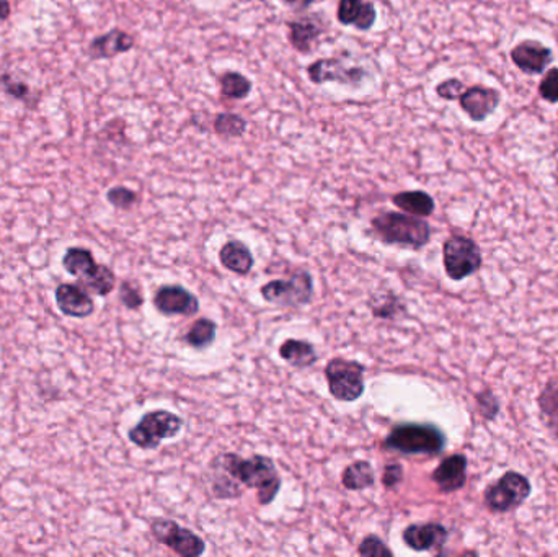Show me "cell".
<instances>
[{"instance_id": "obj_4", "label": "cell", "mask_w": 558, "mask_h": 557, "mask_svg": "<svg viewBox=\"0 0 558 557\" xmlns=\"http://www.w3.org/2000/svg\"><path fill=\"white\" fill-rule=\"evenodd\" d=\"M183 425V418L170 410H150L131 428L128 438L142 450H156L164 440L177 437Z\"/></svg>"}, {"instance_id": "obj_30", "label": "cell", "mask_w": 558, "mask_h": 557, "mask_svg": "<svg viewBox=\"0 0 558 557\" xmlns=\"http://www.w3.org/2000/svg\"><path fill=\"white\" fill-rule=\"evenodd\" d=\"M372 314L379 319H393L399 313L405 311V304L402 303L401 297L392 291H382L381 295H372L369 301Z\"/></svg>"}, {"instance_id": "obj_23", "label": "cell", "mask_w": 558, "mask_h": 557, "mask_svg": "<svg viewBox=\"0 0 558 557\" xmlns=\"http://www.w3.org/2000/svg\"><path fill=\"white\" fill-rule=\"evenodd\" d=\"M279 356L292 364L294 368H309L316 364L318 360V353L316 347L308 340L288 338L284 344L279 347Z\"/></svg>"}, {"instance_id": "obj_36", "label": "cell", "mask_w": 558, "mask_h": 557, "mask_svg": "<svg viewBox=\"0 0 558 557\" xmlns=\"http://www.w3.org/2000/svg\"><path fill=\"white\" fill-rule=\"evenodd\" d=\"M120 297H122V303L128 309H140L144 304V297L140 293V287H136L134 283L131 281H124L120 287Z\"/></svg>"}, {"instance_id": "obj_21", "label": "cell", "mask_w": 558, "mask_h": 557, "mask_svg": "<svg viewBox=\"0 0 558 557\" xmlns=\"http://www.w3.org/2000/svg\"><path fill=\"white\" fill-rule=\"evenodd\" d=\"M540 418L558 443V376L550 378L537 398Z\"/></svg>"}, {"instance_id": "obj_35", "label": "cell", "mask_w": 558, "mask_h": 557, "mask_svg": "<svg viewBox=\"0 0 558 557\" xmlns=\"http://www.w3.org/2000/svg\"><path fill=\"white\" fill-rule=\"evenodd\" d=\"M464 82L459 81L456 77L446 79V81H443V82H439V84L436 85L437 97L443 99V100H447V102L459 100V97L464 93Z\"/></svg>"}, {"instance_id": "obj_12", "label": "cell", "mask_w": 558, "mask_h": 557, "mask_svg": "<svg viewBox=\"0 0 558 557\" xmlns=\"http://www.w3.org/2000/svg\"><path fill=\"white\" fill-rule=\"evenodd\" d=\"M154 306L165 316H193L199 311V301L180 285H165L156 291Z\"/></svg>"}, {"instance_id": "obj_10", "label": "cell", "mask_w": 558, "mask_h": 557, "mask_svg": "<svg viewBox=\"0 0 558 557\" xmlns=\"http://www.w3.org/2000/svg\"><path fill=\"white\" fill-rule=\"evenodd\" d=\"M150 533L158 543L172 549L178 556L199 557L205 554V539L191 529L180 527L177 521L157 518L150 523Z\"/></svg>"}, {"instance_id": "obj_29", "label": "cell", "mask_w": 558, "mask_h": 557, "mask_svg": "<svg viewBox=\"0 0 558 557\" xmlns=\"http://www.w3.org/2000/svg\"><path fill=\"white\" fill-rule=\"evenodd\" d=\"M216 330H217V325H216L215 321H211L207 317L198 319L195 324L191 325V329L188 330L185 342L191 348L205 350V348H209L215 342Z\"/></svg>"}, {"instance_id": "obj_39", "label": "cell", "mask_w": 558, "mask_h": 557, "mask_svg": "<svg viewBox=\"0 0 558 557\" xmlns=\"http://www.w3.org/2000/svg\"><path fill=\"white\" fill-rule=\"evenodd\" d=\"M284 4V7H288L292 13L300 15V13H306L312 5H316L317 2L320 0H281Z\"/></svg>"}, {"instance_id": "obj_38", "label": "cell", "mask_w": 558, "mask_h": 557, "mask_svg": "<svg viewBox=\"0 0 558 557\" xmlns=\"http://www.w3.org/2000/svg\"><path fill=\"white\" fill-rule=\"evenodd\" d=\"M402 479H403V467L399 463H391V465L385 466L384 474H382V484L387 489L399 485L402 483Z\"/></svg>"}, {"instance_id": "obj_17", "label": "cell", "mask_w": 558, "mask_h": 557, "mask_svg": "<svg viewBox=\"0 0 558 557\" xmlns=\"http://www.w3.org/2000/svg\"><path fill=\"white\" fill-rule=\"evenodd\" d=\"M336 20L343 27L369 31L377 21V10L371 0H340Z\"/></svg>"}, {"instance_id": "obj_25", "label": "cell", "mask_w": 558, "mask_h": 557, "mask_svg": "<svg viewBox=\"0 0 558 557\" xmlns=\"http://www.w3.org/2000/svg\"><path fill=\"white\" fill-rule=\"evenodd\" d=\"M342 483L348 491H364L369 489L376 483V476L371 463L356 461L348 466L342 474Z\"/></svg>"}, {"instance_id": "obj_28", "label": "cell", "mask_w": 558, "mask_h": 557, "mask_svg": "<svg viewBox=\"0 0 558 557\" xmlns=\"http://www.w3.org/2000/svg\"><path fill=\"white\" fill-rule=\"evenodd\" d=\"M213 128H215L217 136L227 138V140H235V138H242L243 134L247 133L249 121L237 113H217L215 116Z\"/></svg>"}, {"instance_id": "obj_18", "label": "cell", "mask_w": 558, "mask_h": 557, "mask_svg": "<svg viewBox=\"0 0 558 557\" xmlns=\"http://www.w3.org/2000/svg\"><path fill=\"white\" fill-rule=\"evenodd\" d=\"M56 303L59 311L64 316L77 317V319H84V317L92 316L95 311V304L89 291L77 285L71 283H63L56 289Z\"/></svg>"}, {"instance_id": "obj_19", "label": "cell", "mask_w": 558, "mask_h": 557, "mask_svg": "<svg viewBox=\"0 0 558 557\" xmlns=\"http://www.w3.org/2000/svg\"><path fill=\"white\" fill-rule=\"evenodd\" d=\"M136 47V39L128 31L113 29L95 38L89 47L90 59H112L124 53H130Z\"/></svg>"}, {"instance_id": "obj_1", "label": "cell", "mask_w": 558, "mask_h": 557, "mask_svg": "<svg viewBox=\"0 0 558 557\" xmlns=\"http://www.w3.org/2000/svg\"><path fill=\"white\" fill-rule=\"evenodd\" d=\"M209 469L213 471L211 484L217 499H237L242 495L243 487L257 491L260 505H270L278 497L281 476L268 456L241 458L235 453H224L216 456Z\"/></svg>"}, {"instance_id": "obj_3", "label": "cell", "mask_w": 558, "mask_h": 557, "mask_svg": "<svg viewBox=\"0 0 558 557\" xmlns=\"http://www.w3.org/2000/svg\"><path fill=\"white\" fill-rule=\"evenodd\" d=\"M446 445L444 432L433 424H401L384 440L385 450L403 456H437Z\"/></svg>"}, {"instance_id": "obj_40", "label": "cell", "mask_w": 558, "mask_h": 557, "mask_svg": "<svg viewBox=\"0 0 558 557\" xmlns=\"http://www.w3.org/2000/svg\"><path fill=\"white\" fill-rule=\"evenodd\" d=\"M10 4L7 0H0V20H7L10 17Z\"/></svg>"}, {"instance_id": "obj_5", "label": "cell", "mask_w": 558, "mask_h": 557, "mask_svg": "<svg viewBox=\"0 0 558 557\" xmlns=\"http://www.w3.org/2000/svg\"><path fill=\"white\" fill-rule=\"evenodd\" d=\"M532 493V484L521 473L508 471L495 483L488 484L484 493L485 507L492 513H508L520 509Z\"/></svg>"}, {"instance_id": "obj_22", "label": "cell", "mask_w": 558, "mask_h": 557, "mask_svg": "<svg viewBox=\"0 0 558 557\" xmlns=\"http://www.w3.org/2000/svg\"><path fill=\"white\" fill-rule=\"evenodd\" d=\"M392 203L402 211L418 216V218H428L436 210L435 198L423 190L401 192V193L392 196Z\"/></svg>"}, {"instance_id": "obj_16", "label": "cell", "mask_w": 558, "mask_h": 557, "mask_svg": "<svg viewBox=\"0 0 558 557\" xmlns=\"http://www.w3.org/2000/svg\"><path fill=\"white\" fill-rule=\"evenodd\" d=\"M467 456L461 453L444 458L431 474V479L436 484L439 493H452L461 491L467 484Z\"/></svg>"}, {"instance_id": "obj_14", "label": "cell", "mask_w": 558, "mask_h": 557, "mask_svg": "<svg viewBox=\"0 0 558 557\" xmlns=\"http://www.w3.org/2000/svg\"><path fill=\"white\" fill-rule=\"evenodd\" d=\"M403 543L413 551L443 549L449 538V531L441 523H413L403 529Z\"/></svg>"}, {"instance_id": "obj_20", "label": "cell", "mask_w": 558, "mask_h": 557, "mask_svg": "<svg viewBox=\"0 0 558 557\" xmlns=\"http://www.w3.org/2000/svg\"><path fill=\"white\" fill-rule=\"evenodd\" d=\"M219 261L224 269L237 275H249L255 265L253 253L242 241L225 242L219 252Z\"/></svg>"}, {"instance_id": "obj_15", "label": "cell", "mask_w": 558, "mask_h": 557, "mask_svg": "<svg viewBox=\"0 0 558 557\" xmlns=\"http://www.w3.org/2000/svg\"><path fill=\"white\" fill-rule=\"evenodd\" d=\"M512 59L524 74L537 75L545 73L554 56L550 47H544L540 41L524 39L518 47H512Z\"/></svg>"}, {"instance_id": "obj_13", "label": "cell", "mask_w": 558, "mask_h": 557, "mask_svg": "<svg viewBox=\"0 0 558 557\" xmlns=\"http://www.w3.org/2000/svg\"><path fill=\"white\" fill-rule=\"evenodd\" d=\"M502 102V95L496 89H490L485 85H474L465 89L464 93L459 97L461 108L464 110L470 120L475 123L485 121L494 115L495 110Z\"/></svg>"}, {"instance_id": "obj_37", "label": "cell", "mask_w": 558, "mask_h": 557, "mask_svg": "<svg viewBox=\"0 0 558 557\" xmlns=\"http://www.w3.org/2000/svg\"><path fill=\"white\" fill-rule=\"evenodd\" d=\"M0 87L7 95L17 99V100H21V102H25L30 95L29 85L23 84L20 81H15L10 75H0Z\"/></svg>"}, {"instance_id": "obj_8", "label": "cell", "mask_w": 558, "mask_h": 557, "mask_svg": "<svg viewBox=\"0 0 558 557\" xmlns=\"http://www.w3.org/2000/svg\"><path fill=\"white\" fill-rule=\"evenodd\" d=\"M260 293L270 304L296 309L310 303L314 296V278L308 270H298L289 278L273 279L263 285Z\"/></svg>"}, {"instance_id": "obj_9", "label": "cell", "mask_w": 558, "mask_h": 557, "mask_svg": "<svg viewBox=\"0 0 558 557\" xmlns=\"http://www.w3.org/2000/svg\"><path fill=\"white\" fill-rule=\"evenodd\" d=\"M364 364L354 360L334 358L326 363V378L330 394L340 402H354L363 398Z\"/></svg>"}, {"instance_id": "obj_33", "label": "cell", "mask_w": 558, "mask_h": 557, "mask_svg": "<svg viewBox=\"0 0 558 557\" xmlns=\"http://www.w3.org/2000/svg\"><path fill=\"white\" fill-rule=\"evenodd\" d=\"M359 556L363 557H384L392 556V549L384 543V539L379 538L377 535H368L361 541L359 549H358Z\"/></svg>"}, {"instance_id": "obj_26", "label": "cell", "mask_w": 558, "mask_h": 557, "mask_svg": "<svg viewBox=\"0 0 558 557\" xmlns=\"http://www.w3.org/2000/svg\"><path fill=\"white\" fill-rule=\"evenodd\" d=\"M219 87L221 93L229 100H245L250 97L253 82L247 75L237 71H225L219 77Z\"/></svg>"}, {"instance_id": "obj_32", "label": "cell", "mask_w": 558, "mask_h": 557, "mask_svg": "<svg viewBox=\"0 0 558 557\" xmlns=\"http://www.w3.org/2000/svg\"><path fill=\"white\" fill-rule=\"evenodd\" d=\"M475 402L485 420H495L500 414V400L495 396L494 390H484L475 394Z\"/></svg>"}, {"instance_id": "obj_31", "label": "cell", "mask_w": 558, "mask_h": 557, "mask_svg": "<svg viewBox=\"0 0 558 557\" xmlns=\"http://www.w3.org/2000/svg\"><path fill=\"white\" fill-rule=\"evenodd\" d=\"M106 200L118 210H131L138 203L140 196L128 186H113L106 193Z\"/></svg>"}, {"instance_id": "obj_34", "label": "cell", "mask_w": 558, "mask_h": 557, "mask_svg": "<svg viewBox=\"0 0 558 557\" xmlns=\"http://www.w3.org/2000/svg\"><path fill=\"white\" fill-rule=\"evenodd\" d=\"M540 97L549 103H558V67H552L539 84Z\"/></svg>"}, {"instance_id": "obj_11", "label": "cell", "mask_w": 558, "mask_h": 557, "mask_svg": "<svg viewBox=\"0 0 558 557\" xmlns=\"http://www.w3.org/2000/svg\"><path fill=\"white\" fill-rule=\"evenodd\" d=\"M289 45L300 55H310L326 31V23L318 13H300L286 21Z\"/></svg>"}, {"instance_id": "obj_27", "label": "cell", "mask_w": 558, "mask_h": 557, "mask_svg": "<svg viewBox=\"0 0 558 557\" xmlns=\"http://www.w3.org/2000/svg\"><path fill=\"white\" fill-rule=\"evenodd\" d=\"M63 265H64V269L67 270L69 275L77 277V278H82L85 275H89L98 263L95 261L93 253L89 249L71 247L69 251L65 252Z\"/></svg>"}, {"instance_id": "obj_2", "label": "cell", "mask_w": 558, "mask_h": 557, "mask_svg": "<svg viewBox=\"0 0 558 557\" xmlns=\"http://www.w3.org/2000/svg\"><path fill=\"white\" fill-rule=\"evenodd\" d=\"M372 233L387 245H401L413 251L423 249L431 239V226L423 218L399 211H384L374 216Z\"/></svg>"}, {"instance_id": "obj_24", "label": "cell", "mask_w": 558, "mask_h": 557, "mask_svg": "<svg viewBox=\"0 0 558 557\" xmlns=\"http://www.w3.org/2000/svg\"><path fill=\"white\" fill-rule=\"evenodd\" d=\"M77 283L80 287H84L87 291L93 293V295L106 296L116 287V277H114V273H113V270L110 267L98 263L89 275L79 278Z\"/></svg>"}, {"instance_id": "obj_6", "label": "cell", "mask_w": 558, "mask_h": 557, "mask_svg": "<svg viewBox=\"0 0 558 557\" xmlns=\"http://www.w3.org/2000/svg\"><path fill=\"white\" fill-rule=\"evenodd\" d=\"M312 84H338L359 89L369 79V71L359 64H350L348 57H320L306 67Z\"/></svg>"}, {"instance_id": "obj_7", "label": "cell", "mask_w": 558, "mask_h": 557, "mask_svg": "<svg viewBox=\"0 0 558 557\" xmlns=\"http://www.w3.org/2000/svg\"><path fill=\"white\" fill-rule=\"evenodd\" d=\"M443 261L446 275L452 281H462L472 277L484 263L478 244L462 234H452L444 242Z\"/></svg>"}]
</instances>
